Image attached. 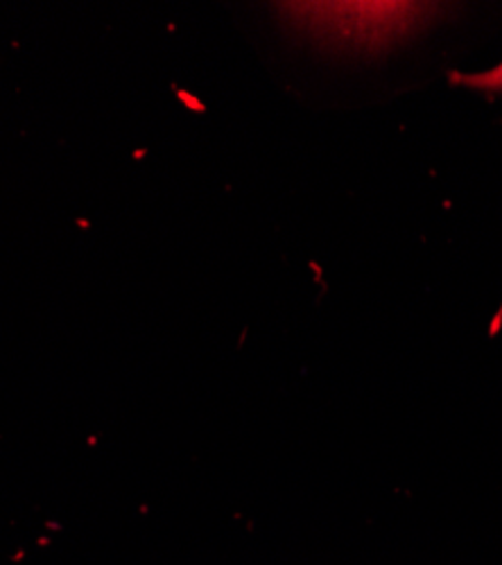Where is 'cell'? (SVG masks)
<instances>
[{
	"mask_svg": "<svg viewBox=\"0 0 502 565\" xmlns=\"http://www.w3.org/2000/svg\"><path fill=\"white\" fill-rule=\"evenodd\" d=\"M458 82L471 88H480V90H491V93H502V62L484 73H476V75H458Z\"/></svg>",
	"mask_w": 502,
	"mask_h": 565,
	"instance_id": "6da1fadb",
	"label": "cell"
}]
</instances>
